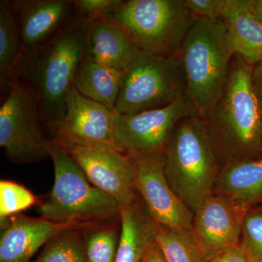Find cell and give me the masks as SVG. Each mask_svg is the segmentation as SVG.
Here are the masks:
<instances>
[{"label":"cell","mask_w":262,"mask_h":262,"mask_svg":"<svg viewBox=\"0 0 262 262\" xmlns=\"http://www.w3.org/2000/svg\"><path fill=\"white\" fill-rule=\"evenodd\" d=\"M90 22L76 11L54 37L24 53L17 77L32 91L49 132L64 117L76 72L86 56Z\"/></svg>","instance_id":"obj_1"},{"label":"cell","mask_w":262,"mask_h":262,"mask_svg":"<svg viewBox=\"0 0 262 262\" xmlns=\"http://www.w3.org/2000/svg\"><path fill=\"white\" fill-rule=\"evenodd\" d=\"M253 67L235 55L223 94L203 116L222 167L262 156V113L251 84Z\"/></svg>","instance_id":"obj_2"},{"label":"cell","mask_w":262,"mask_h":262,"mask_svg":"<svg viewBox=\"0 0 262 262\" xmlns=\"http://www.w3.org/2000/svg\"><path fill=\"white\" fill-rule=\"evenodd\" d=\"M48 151L54 182L47 195L38 201L41 218L82 230L120 220L116 200L91 184L61 143L52 139Z\"/></svg>","instance_id":"obj_3"},{"label":"cell","mask_w":262,"mask_h":262,"mask_svg":"<svg viewBox=\"0 0 262 262\" xmlns=\"http://www.w3.org/2000/svg\"><path fill=\"white\" fill-rule=\"evenodd\" d=\"M169 185L193 215L213 194L222 164L204 117H183L176 125L164 150Z\"/></svg>","instance_id":"obj_4"},{"label":"cell","mask_w":262,"mask_h":262,"mask_svg":"<svg viewBox=\"0 0 262 262\" xmlns=\"http://www.w3.org/2000/svg\"><path fill=\"white\" fill-rule=\"evenodd\" d=\"M178 56L186 84V97L205 116L223 94L235 56L221 19L196 18L183 39Z\"/></svg>","instance_id":"obj_5"},{"label":"cell","mask_w":262,"mask_h":262,"mask_svg":"<svg viewBox=\"0 0 262 262\" xmlns=\"http://www.w3.org/2000/svg\"><path fill=\"white\" fill-rule=\"evenodd\" d=\"M141 51L177 55L195 18L184 0H127L108 15Z\"/></svg>","instance_id":"obj_6"},{"label":"cell","mask_w":262,"mask_h":262,"mask_svg":"<svg viewBox=\"0 0 262 262\" xmlns=\"http://www.w3.org/2000/svg\"><path fill=\"white\" fill-rule=\"evenodd\" d=\"M186 96V84L178 55L141 51L122 72L115 111L132 115L165 107Z\"/></svg>","instance_id":"obj_7"},{"label":"cell","mask_w":262,"mask_h":262,"mask_svg":"<svg viewBox=\"0 0 262 262\" xmlns=\"http://www.w3.org/2000/svg\"><path fill=\"white\" fill-rule=\"evenodd\" d=\"M35 98L18 77L8 87L0 106V146L11 163H37L50 158L48 137Z\"/></svg>","instance_id":"obj_8"},{"label":"cell","mask_w":262,"mask_h":262,"mask_svg":"<svg viewBox=\"0 0 262 262\" xmlns=\"http://www.w3.org/2000/svg\"><path fill=\"white\" fill-rule=\"evenodd\" d=\"M62 144L91 184L113 196L120 207L134 206L141 201L130 155L110 146Z\"/></svg>","instance_id":"obj_9"},{"label":"cell","mask_w":262,"mask_h":262,"mask_svg":"<svg viewBox=\"0 0 262 262\" xmlns=\"http://www.w3.org/2000/svg\"><path fill=\"white\" fill-rule=\"evenodd\" d=\"M194 114L198 113L186 96L163 108L132 115L117 113V144L129 155L161 152L176 125L183 117Z\"/></svg>","instance_id":"obj_10"},{"label":"cell","mask_w":262,"mask_h":262,"mask_svg":"<svg viewBox=\"0 0 262 262\" xmlns=\"http://www.w3.org/2000/svg\"><path fill=\"white\" fill-rule=\"evenodd\" d=\"M130 157L135 165L138 192L151 220L168 228L192 231L194 215L169 185L164 151Z\"/></svg>","instance_id":"obj_11"},{"label":"cell","mask_w":262,"mask_h":262,"mask_svg":"<svg viewBox=\"0 0 262 262\" xmlns=\"http://www.w3.org/2000/svg\"><path fill=\"white\" fill-rule=\"evenodd\" d=\"M116 119L115 110L84 97L72 88L64 117L50 134L63 144L106 146L122 151L115 135Z\"/></svg>","instance_id":"obj_12"},{"label":"cell","mask_w":262,"mask_h":262,"mask_svg":"<svg viewBox=\"0 0 262 262\" xmlns=\"http://www.w3.org/2000/svg\"><path fill=\"white\" fill-rule=\"evenodd\" d=\"M248 211L219 194L203 201L194 213L192 232L206 261L241 244Z\"/></svg>","instance_id":"obj_13"},{"label":"cell","mask_w":262,"mask_h":262,"mask_svg":"<svg viewBox=\"0 0 262 262\" xmlns=\"http://www.w3.org/2000/svg\"><path fill=\"white\" fill-rule=\"evenodd\" d=\"M21 37L24 53L49 41L75 16L71 0L9 1Z\"/></svg>","instance_id":"obj_14"},{"label":"cell","mask_w":262,"mask_h":262,"mask_svg":"<svg viewBox=\"0 0 262 262\" xmlns=\"http://www.w3.org/2000/svg\"><path fill=\"white\" fill-rule=\"evenodd\" d=\"M72 228L77 229L41 217L13 215L1 224L0 262H32L33 256L52 238Z\"/></svg>","instance_id":"obj_15"},{"label":"cell","mask_w":262,"mask_h":262,"mask_svg":"<svg viewBox=\"0 0 262 262\" xmlns=\"http://www.w3.org/2000/svg\"><path fill=\"white\" fill-rule=\"evenodd\" d=\"M141 51L110 16L91 20L86 58L122 72Z\"/></svg>","instance_id":"obj_16"},{"label":"cell","mask_w":262,"mask_h":262,"mask_svg":"<svg viewBox=\"0 0 262 262\" xmlns=\"http://www.w3.org/2000/svg\"><path fill=\"white\" fill-rule=\"evenodd\" d=\"M220 18L235 55L252 66L262 61V25L249 0H220Z\"/></svg>","instance_id":"obj_17"},{"label":"cell","mask_w":262,"mask_h":262,"mask_svg":"<svg viewBox=\"0 0 262 262\" xmlns=\"http://www.w3.org/2000/svg\"><path fill=\"white\" fill-rule=\"evenodd\" d=\"M213 194L225 196L248 211L252 209L262 201V156L224 165Z\"/></svg>","instance_id":"obj_18"},{"label":"cell","mask_w":262,"mask_h":262,"mask_svg":"<svg viewBox=\"0 0 262 262\" xmlns=\"http://www.w3.org/2000/svg\"><path fill=\"white\" fill-rule=\"evenodd\" d=\"M141 202L120 207V237L115 262H141L155 238V223Z\"/></svg>","instance_id":"obj_19"},{"label":"cell","mask_w":262,"mask_h":262,"mask_svg":"<svg viewBox=\"0 0 262 262\" xmlns=\"http://www.w3.org/2000/svg\"><path fill=\"white\" fill-rule=\"evenodd\" d=\"M122 73L85 57L76 72L73 88L84 97L115 110Z\"/></svg>","instance_id":"obj_20"},{"label":"cell","mask_w":262,"mask_h":262,"mask_svg":"<svg viewBox=\"0 0 262 262\" xmlns=\"http://www.w3.org/2000/svg\"><path fill=\"white\" fill-rule=\"evenodd\" d=\"M24 50L18 24L9 1H0V84L9 87L18 76Z\"/></svg>","instance_id":"obj_21"},{"label":"cell","mask_w":262,"mask_h":262,"mask_svg":"<svg viewBox=\"0 0 262 262\" xmlns=\"http://www.w3.org/2000/svg\"><path fill=\"white\" fill-rule=\"evenodd\" d=\"M155 239L168 262L206 261L192 231L170 229L155 223Z\"/></svg>","instance_id":"obj_22"},{"label":"cell","mask_w":262,"mask_h":262,"mask_svg":"<svg viewBox=\"0 0 262 262\" xmlns=\"http://www.w3.org/2000/svg\"><path fill=\"white\" fill-rule=\"evenodd\" d=\"M32 262H88L84 230L72 228L60 232Z\"/></svg>","instance_id":"obj_23"},{"label":"cell","mask_w":262,"mask_h":262,"mask_svg":"<svg viewBox=\"0 0 262 262\" xmlns=\"http://www.w3.org/2000/svg\"><path fill=\"white\" fill-rule=\"evenodd\" d=\"M88 262H115L120 237V225L96 226L84 230Z\"/></svg>","instance_id":"obj_24"},{"label":"cell","mask_w":262,"mask_h":262,"mask_svg":"<svg viewBox=\"0 0 262 262\" xmlns=\"http://www.w3.org/2000/svg\"><path fill=\"white\" fill-rule=\"evenodd\" d=\"M37 198L21 184L8 180L0 182V222L37 205Z\"/></svg>","instance_id":"obj_25"},{"label":"cell","mask_w":262,"mask_h":262,"mask_svg":"<svg viewBox=\"0 0 262 262\" xmlns=\"http://www.w3.org/2000/svg\"><path fill=\"white\" fill-rule=\"evenodd\" d=\"M241 244L250 261L262 262V208H252L246 213Z\"/></svg>","instance_id":"obj_26"},{"label":"cell","mask_w":262,"mask_h":262,"mask_svg":"<svg viewBox=\"0 0 262 262\" xmlns=\"http://www.w3.org/2000/svg\"><path fill=\"white\" fill-rule=\"evenodd\" d=\"M76 11L88 18L108 16L122 4V0H73Z\"/></svg>","instance_id":"obj_27"},{"label":"cell","mask_w":262,"mask_h":262,"mask_svg":"<svg viewBox=\"0 0 262 262\" xmlns=\"http://www.w3.org/2000/svg\"><path fill=\"white\" fill-rule=\"evenodd\" d=\"M187 10L195 18L220 19V0H184Z\"/></svg>","instance_id":"obj_28"},{"label":"cell","mask_w":262,"mask_h":262,"mask_svg":"<svg viewBox=\"0 0 262 262\" xmlns=\"http://www.w3.org/2000/svg\"><path fill=\"white\" fill-rule=\"evenodd\" d=\"M206 262H251L247 253L242 245L239 244L234 247L213 256Z\"/></svg>","instance_id":"obj_29"},{"label":"cell","mask_w":262,"mask_h":262,"mask_svg":"<svg viewBox=\"0 0 262 262\" xmlns=\"http://www.w3.org/2000/svg\"><path fill=\"white\" fill-rule=\"evenodd\" d=\"M251 84L262 113V61L253 67Z\"/></svg>","instance_id":"obj_30"},{"label":"cell","mask_w":262,"mask_h":262,"mask_svg":"<svg viewBox=\"0 0 262 262\" xmlns=\"http://www.w3.org/2000/svg\"><path fill=\"white\" fill-rule=\"evenodd\" d=\"M141 262H168L155 238L146 248Z\"/></svg>","instance_id":"obj_31"},{"label":"cell","mask_w":262,"mask_h":262,"mask_svg":"<svg viewBox=\"0 0 262 262\" xmlns=\"http://www.w3.org/2000/svg\"><path fill=\"white\" fill-rule=\"evenodd\" d=\"M249 4L253 15L262 25V0H249Z\"/></svg>","instance_id":"obj_32"}]
</instances>
